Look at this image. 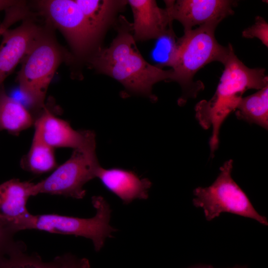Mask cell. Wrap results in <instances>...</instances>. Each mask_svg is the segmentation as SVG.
I'll return each instance as SVG.
<instances>
[{"mask_svg":"<svg viewBox=\"0 0 268 268\" xmlns=\"http://www.w3.org/2000/svg\"><path fill=\"white\" fill-rule=\"evenodd\" d=\"M114 26L117 33L110 46L101 48L88 62L98 73L120 82L126 93L156 101L153 86L162 81H172V69H163L143 58L133 37L132 23L125 16L120 15Z\"/></svg>","mask_w":268,"mask_h":268,"instance_id":"obj_1","label":"cell"},{"mask_svg":"<svg viewBox=\"0 0 268 268\" xmlns=\"http://www.w3.org/2000/svg\"><path fill=\"white\" fill-rule=\"evenodd\" d=\"M224 70L213 96L195 106L196 117L204 129L212 130L209 140L211 154L217 149L220 127L235 110L248 90H260L268 85V75L262 68H250L235 55L233 47L223 64Z\"/></svg>","mask_w":268,"mask_h":268,"instance_id":"obj_2","label":"cell"},{"mask_svg":"<svg viewBox=\"0 0 268 268\" xmlns=\"http://www.w3.org/2000/svg\"><path fill=\"white\" fill-rule=\"evenodd\" d=\"M217 25H201L195 29L184 31L177 39V48L171 67L173 72L172 81L177 82L182 90L178 100L180 105L190 98L196 97L204 88L201 81H194L196 73L207 64L218 62L223 64L232 48L220 45L215 36Z\"/></svg>","mask_w":268,"mask_h":268,"instance_id":"obj_3","label":"cell"},{"mask_svg":"<svg viewBox=\"0 0 268 268\" xmlns=\"http://www.w3.org/2000/svg\"><path fill=\"white\" fill-rule=\"evenodd\" d=\"M96 214L89 218H82L56 214L32 215L30 214L19 227V231L35 229L52 233L71 235L90 239L94 250L99 251L106 239L113 237L117 231L110 225L111 209L109 203L101 196L92 198Z\"/></svg>","mask_w":268,"mask_h":268,"instance_id":"obj_4","label":"cell"},{"mask_svg":"<svg viewBox=\"0 0 268 268\" xmlns=\"http://www.w3.org/2000/svg\"><path fill=\"white\" fill-rule=\"evenodd\" d=\"M232 169V160L226 161L220 168V173L210 186L196 188L194 190V205L203 209L207 221L226 212L252 218L268 225L267 217L256 210L247 196L233 179Z\"/></svg>","mask_w":268,"mask_h":268,"instance_id":"obj_5","label":"cell"},{"mask_svg":"<svg viewBox=\"0 0 268 268\" xmlns=\"http://www.w3.org/2000/svg\"><path fill=\"white\" fill-rule=\"evenodd\" d=\"M62 53L53 38L42 33L22 61L18 80L23 94L41 107L49 85L61 62Z\"/></svg>","mask_w":268,"mask_h":268,"instance_id":"obj_6","label":"cell"},{"mask_svg":"<svg viewBox=\"0 0 268 268\" xmlns=\"http://www.w3.org/2000/svg\"><path fill=\"white\" fill-rule=\"evenodd\" d=\"M100 165L95 149H74L70 158L47 178L34 184V196L49 194L83 199L84 185L96 178Z\"/></svg>","mask_w":268,"mask_h":268,"instance_id":"obj_7","label":"cell"},{"mask_svg":"<svg viewBox=\"0 0 268 268\" xmlns=\"http://www.w3.org/2000/svg\"><path fill=\"white\" fill-rule=\"evenodd\" d=\"M38 3L42 13L64 34L77 57L88 60L101 48L75 0H41Z\"/></svg>","mask_w":268,"mask_h":268,"instance_id":"obj_8","label":"cell"},{"mask_svg":"<svg viewBox=\"0 0 268 268\" xmlns=\"http://www.w3.org/2000/svg\"><path fill=\"white\" fill-rule=\"evenodd\" d=\"M237 1L231 0H167L165 8L173 21H178L184 32L199 25H217L224 18L233 14Z\"/></svg>","mask_w":268,"mask_h":268,"instance_id":"obj_9","label":"cell"},{"mask_svg":"<svg viewBox=\"0 0 268 268\" xmlns=\"http://www.w3.org/2000/svg\"><path fill=\"white\" fill-rule=\"evenodd\" d=\"M34 125V134L53 148L95 149L93 132L75 130L68 122L56 117L48 110H45L35 121Z\"/></svg>","mask_w":268,"mask_h":268,"instance_id":"obj_10","label":"cell"},{"mask_svg":"<svg viewBox=\"0 0 268 268\" xmlns=\"http://www.w3.org/2000/svg\"><path fill=\"white\" fill-rule=\"evenodd\" d=\"M35 183L12 179L0 184V223L15 234L21 222L30 213L27 202L34 196Z\"/></svg>","mask_w":268,"mask_h":268,"instance_id":"obj_11","label":"cell"},{"mask_svg":"<svg viewBox=\"0 0 268 268\" xmlns=\"http://www.w3.org/2000/svg\"><path fill=\"white\" fill-rule=\"evenodd\" d=\"M42 33L40 28L30 21H24L19 27L4 32L0 44V85L16 65L22 62Z\"/></svg>","mask_w":268,"mask_h":268,"instance_id":"obj_12","label":"cell"},{"mask_svg":"<svg viewBox=\"0 0 268 268\" xmlns=\"http://www.w3.org/2000/svg\"><path fill=\"white\" fill-rule=\"evenodd\" d=\"M133 12V35L136 41L158 39L172 24L166 8L158 6L153 0H128Z\"/></svg>","mask_w":268,"mask_h":268,"instance_id":"obj_13","label":"cell"},{"mask_svg":"<svg viewBox=\"0 0 268 268\" xmlns=\"http://www.w3.org/2000/svg\"><path fill=\"white\" fill-rule=\"evenodd\" d=\"M96 178L124 204L130 203L135 199H147L151 186L148 179L140 178L132 171L119 168L105 169L100 166Z\"/></svg>","mask_w":268,"mask_h":268,"instance_id":"obj_14","label":"cell"},{"mask_svg":"<svg viewBox=\"0 0 268 268\" xmlns=\"http://www.w3.org/2000/svg\"><path fill=\"white\" fill-rule=\"evenodd\" d=\"M75 0L99 45L108 29L115 25L118 14L125 10L128 4L126 0Z\"/></svg>","mask_w":268,"mask_h":268,"instance_id":"obj_15","label":"cell"},{"mask_svg":"<svg viewBox=\"0 0 268 268\" xmlns=\"http://www.w3.org/2000/svg\"><path fill=\"white\" fill-rule=\"evenodd\" d=\"M33 119L19 102L0 89V130L17 133L30 127Z\"/></svg>","mask_w":268,"mask_h":268,"instance_id":"obj_16","label":"cell"},{"mask_svg":"<svg viewBox=\"0 0 268 268\" xmlns=\"http://www.w3.org/2000/svg\"><path fill=\"white\" fill-rule=\"evenodd\" d=\"M235 110L238 119L267 130L268 85L252 95L243 97Z\"/></svg>","mask_w":268,"mask_h":268,"instance_id":"obj_17","label":"cell"},{"mask_svg":"<svg viewBox=\"0 0 268 268\" xmlns=\"http://www.w3.org/2000/svg\"><path fill=\"white\" fill-rule=\"evenodd\" d=\"M26 170L36 174L48 172L56 168L54 148L34 134L30 150L22 162Z\"/></svg>","mask_w":268,"mask_h":268,"instance_id":"obj_18","label":"cell"},{"mask_svg":"<svg viewBox=\"0 0 268 268\" xmlns=\"http://www.w3.org/2000/svg\"><path fill=\"white\" fill-rule=\"evenodd\" d=\"M26 246L22 241L8 253L0 258V268H52V261L44 262L37 254L26 253Z\"/></svg>","mask_w":268,"mask_h":268,"instance_id":"obj_19","label":"cell"},{"mask_svg":"<svg viewBox=\"0 0 268 268\" xmlns=\"http://www.w3.org/2000/svg\"><path fill=\"white\" fill-rule=\"evenodd\" d=\"M153 51V58L157 63L155 65L162 68L164 67H171L177 48V39L170 25L167 31L158 38Z\"/></svg>","mask_w":268,"mask_h":268,"instance_id":"obj_20","label":"cell"},{"mask_svg":"<svg viewBox=\"0 0 268 268\" xmlns=\"http://www.w3.org/2000/svg\"><path fill=\"white\" fill-rule=\"evenodd\" d=\"M242 35L245 38H257L268 47V23L261 16H256L254 24L245 29Z\"/></svg>","mask_w":268,"mask_h":268,"instance_id":"obj_21","label":"cell"},{"mask_svg":"<svg viewBox=\"0 0 268 268\" xmlns=\"http://www.w3.org/2000/svg\"><path fill=\"white\" fill-rule=\"evenodd\" d=\"M27 11L25 6L18 3L5 10V16L0 24V37L11 25L26 17Z\"/></svg>","mask_w":268,"mask_h":268,"instance_id":"obj_22","label":"cell"},{"mask_svg":"<svg viewBox=\"0 0 268 268\" xmlns=\"http://www.w3.org/2000/svg\"><path fill=\"white\" fill-rule=\"evenodd\" d=\"M52 263V268H90L87 259L78 258L70 254L58 256Z\"/></svg>","mask_w":268,"mask_h":268,"instance_id":"obj_23","label":"cell"},{"mask_svg":"<svg viewBox=\"0 0 268 268\" xmlns=\"http://www.w3.org/2000/svg\"><path fill=\"white\" fill-rule=\"evenodd\" d=\"M14 234L0 223V258L13 249L18 241L14 240Z\"/></svg>","mask_w":268,"mask_h":268,"instance_id":"obj_24","label":"cell"},{"mask_svg":"<svg viewBox=\"0 0 268 268\" xmlns=\"http://www.w3.org/2000/svg\"><path fill=\"white\" fill-rule=\"evenodd\" d=\"M18 1L16 0H0V11L2 10H6L15 4Z\"/></svg>","mask_w":268,"mask_h":268,"instance_id":"obj_25","label":"cell"},{"mask_svg":"<svg viewBox=\"0 0 268 268\" xmlns=\"http://www.w3.org/2000/svg\"><path fill=\"white\" fill-rule=\"evenodd\" d=\"M190 268H214L211 266L204 265V266H199ZM247 268V266H236L232 268Z\"/></svg>","mask_w":268,"mask_h":268,"instance_id":"obj_26","label":"cell"}]
</instances>
